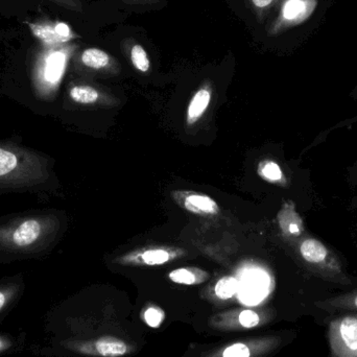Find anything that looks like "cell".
<instances>
[{"label": "cell", "mask_w": 357, "mask_h": 357, "mask_svg": "<svg viewBox=\"0 0 357 357\" xmlns=\"http://www.w3.org/2000/svg\"><path fill=\"white\" fill-rule=\"evenodd\" d=\"M66 337L59 342L65 354L77 357H132L148 344L146 325L129 303L105 300L70 317Z\"/></svg>", "instance_id": "6da1fadb"}, {"label": "cell", "mask_w": 357, "mask_h": 357, "mask_svg": "<svg viewBox=\"0 0 357 357\" xmlns=\"http://www.w3.org/2000/svg\"><path fill=\"white\" fill-rule=\"evenodd\" d=\"M45 156L23 146L0 142V190H31L45 184Z\"/></svg>", "instance_id": "7a4b0ae2"}, {"label": "cell", "mask_w": 357, "mask_h": 357, "mask_svg": "<svg viewBox=\"0 0 357 357\" xmlns=\"http://www.w3.org/2000/svg\"><path fill=\"white\" fill-rule=\"evenodd\" d=\"M293 337V331H280L220 343H190L182 357H272L291 343Z\"/></svg>", "instance_id": "3957f363"}, {"label": "cell", "mask_w": 357, "mask_h": 357, "mask_svg": "<svg viewBox=\"0 0 357 357\" xmlns=\"http://www.w3.org/2000/svg\"><path fill=\"white\" fill-rule=\"evenodd\" d=\"M56 230V218L47 214L16 218L0 226V250L17 254L41 251Z\"/></svg>", "instance_id": "277c9868"}, {"label": "cell", "mask_w": 357, "mask_h": 357, "mask_svg": "<svg viewBox=\"0 0 357 357\" xmlns=\"http://www.w3.org/2000/svg\"><path fill=\"white\" fill-rule=\"evenodd\" d=\"M294 243L300 261L314 277L342 287L354 284L341 258L326 243L307 233Z\"/></svg>", "instance_id": "5b68a950"}, {"label": "cell", "mask_w": 357, "mask_h": 357, "mask_svg": "<svg viewBox=\"0 0 357 357\" xmlns=\"http://www.w3.org/2000/svg\"><path fill=\"white\" fill-rule=\"evenodd\" d=\"M276 318L268 307H241L215 312L208 319V328L216 333H243L266 326Z\"/></svg>", "instance_id": "8992f818"}, {"label": "cell", "mask_w": 357, "mask_h": 357, "mask_svg": "<svg viewBox=\"0 0 357 357\" xmlns=\"http://www.w3.org/2000/svg\"><path fill=\"white\" fill-rule=\"evenodd\" d=\"M328 341L333 357H357V312L331 321Z\"/></svg>", "instance_id": "52a82bcc"}, {"label": "cell", "mask_w": 357, "mask_h": 357, "mask_svg": "<svg viewBox=\"0 0 357 357\" xmlns=\"http://www.w3.org/2000/svg\"><path fill=\"white\" fill-rule=\"evenodd\" d=\"M173 199L187 211L202 216H213L220 213L218 203L209 195L193 191H174Z\"/></svg>", "instance_id": "ba28073f"}, {"label": "cell", "mask_w": 357, "mask_h": 357, "mask_svg": "<svg viewBox=\"0 0 357 357\" xmlns=\"http://www.w3.org/2000/svg\"><path fill=\"white\" fill-rule=\"evenodd\" d=\"M277 222L283 237L296 243L306 234L303 218L296 209L294 202L287 201L277 214Z\"/></svg>", "instance_id": "9c48e42d"}, {"label": "cell", "mask_w": 357, "mask_h": 357, "mask_svg": "<svg viewBox=\"0 0 357 357\" xmlns=\"http://www.w3.org/2000/svg\"><path fill=\"white\" fill-rule=\"evenodd\" d=\"M178 256V252L176 250L155 248V249L144 250L136 255L130 256V258H126L125 262L149 266H163L176 259Z\"/></svg>", "instance_id": "30bf717a"}, {"label": "cell", "mask_w": 357, "mask_h": 357, "mask_svg": "<svg viewBox=\"0 0 357 357\" xmlns=\"http://www.w3.org/2000/svg\"><path fill=\"white\" fill-rule=\"evenodd\" d=\"M31 29L36 37L50 44L64 43L73 37L71 29L65 23L31 24Z\"/></svg>", "instance_id": "8fae6325"}, {"label": "cell", "mask_w": 357, "mask_h": 357, "mask_svg": "<svg viewBox=\"0 0 357 357\" xmlns=\"http://www.w3.org/2000/svg\"><path fill=\"white\" fill-rule=\"evenodd\" d=\"M65 54L61 50H50L40 61L39 75L46 81L56 82L62 73Z\"/></svg>", "instance_id": "7c38bea8"}, {"label": "cell", "mask_w": 357, "mask_h": 357, "mask_svg": "<svg viewBox=\"0 0 357 357\" xmlns=\"http://www.w3.org/2000/svg\"><path fill=\"white\" fill-rule=\"evenodd\" d=\"M316 306L326 312H357V289L316 302Z\"/></svg>", "instance_id": "4fadbf2b"}, {"label": "cell", "mask_w": 357, "mask_h": 357, "mask_svg": "<svg viewBox=\"0 0 357 357\" xmlns=\"http://www.w3.org/2000/svg\"><path fill=\"white\" fill-rule=\"evenodd\" d=\"M79 62L86 68L91 70L100 71L113 66V56L108 52L96 47L84 50L79 54Z\"/></svg>", "instance_id": "5bb4252c"}, {"label": "cell", "mask_w": 357, "mask_h": 357, "mask_svg": "<svg viewBox=\"0 0 357 357\" xmlns=\"http://www.w3.org/2000/svg\"><path fill=\"white\" fill-rule=\"evenodd\" d=\"M209 278L210 275L206 271L192 266L176 268L169 274V280L180 285H199Z\"/></svg>", "instance_id": "9a60e30c"}, {"label": "cell", "mask_w": 357, "mask_h": 357, "mask_svg": "<svg viewBox=\"0 0 357 357\" xmlns=\"http://www.w3.org/2000/svg\"><path fill=\"white\" fill-rule=\"evenodd\" d=\"M211 100V91L208 87H202L195 92V96L189 102L188 111H187V123L193 125L197 123L202 115L207 110Z\"/></svg>", "instance_id": "2e32d148"}, {"label": "cell", "mask_w": 357, "mask_h": 357, "mask_svg": "<svg viewBox=\"0 0 357 357\" xmlns=\"http://www.w3.org/2000/svg\"><path fill=\"white\" fill-rule=\"evenodd\" d=\"M283 0H245L256 20L264 24L272 18Z\"/></svg>", "instance_id": "e0dca14e"}, {"label": "cell", "mask_w": 357, "mask_h": 357, "mask_svg": "<svg viewBox=\"0 0 357 357\" xmlns=\"http://www.w3.org/2000/svg\"><path fill=\"white\" fill-rule=\"evenodd\" d=\"M126 45H128V54L134 68L142 73H148L151 68V61L146 48L138 42H127Z\"/></svg>", "instance_id": "ac0fdd59"}, {"label": "cell", "mask_w": 357, "mask_h": 357, "mask_svg": "<svg viewBox=\"0 0 357 357\" xmlns=\"http://www.w3.org/2000/svg\"><path fill=\"white\" fill-rule=\"evenodd\" d=\"M69 98L75 104L92 105L98 102L100 92L89 85H73L69 89Z\"/></svg>", "instance_id": "d6986e66"}, {"label": "cell", "mask_w": 357, "mask_h": 357, "mask_svg": "<svg viewBox=\"0 0 357 357\" xmlns=\"http://www.w3.org/2000/svg\"><path fill=\"white\" fill-rule=\"evenodd\" d=\"M238 287V280L235 277H222L214 285V296L218 301H229L236 295Z\"/></svg>", "instance_id": "ffe728a7"}, {"label": "cell", "mask_w": 357, "mask_h": 357, "mask_svg": "<svg viewBox=\"0 0 357 357\" xmlns=\"http://www.w3.org/2000/svg\"><path fill=\"white\" fill-rule=\"evenodd\" d=\"M257 172L260 178L268 181V182L279 185H284L285 182H287L284 174H283L280 165L275 162V161H262V162H260L259 165H258Z\"/></svg>", "instance_id": "44dd1931"}, {"label": "cell", "mask_w": 357, "mask_h": 357, "mask_svg": "<svg viewBox=\"0 0 357 357\" xmlns=\"http://www.w3.org/2000/svg\"><path fill=\"white\" fill-rule=\"evenodd\" d=\"M142 320L146 326L158 328L165 321V312L157 306H150L142 312Z\"/></svg>", "instance_id": "7402d4cb"}, {"label": "cell", "mask_w": 357, "mask_h": 357, "mask_svg": "<svg viewBox=\"0 0 357 357\" xmlns=\"http://www.w3.org/2000/svg\"><path fill=\"white\" fill-rule=\"evenodd\" d=\"M50 1L73 12L82 13L84 10L81 0H50Z\"/></svg>", "instance_id": "603a6c76"}, {"label": "cell", "mask_w": 357, "mask_h": 357, "mask_svg": "<svg viewBox=\"0 0 357 357\" xmlns=\"http://www.w3.org/2000/svg\"><path fill=\"white\" fill-rule=\"evenodd\" d=\"M15 294L13 287H0V312L6 307Z\"/></svg>", "instance_id": "cb8c5ba5"}, {"label": "cell", "mask_w": 357, "mask_h": 357, "mask_svg": "<svg viewBox=\"0 0 357 357\" xmlns=\"http://www.w3.org/2000/svg\"><path fill=\"white\" fill-rule=\"evenodd\" d=\"M121 1L126 2L128 4H132V6H150L158 3L161 0H121Z\"/></svg>", "instance_id": "d4e9b609"}, {"label": "cell", "mask_w": 357, "mask_h": 357, "mask_svg": "<svg viewBox=\"0 0 357 357\" xmlns=\"http://www.w3.org/2000/svg\"><path fill=\"white\" fill-rule=\"evenodd\" d=\"M6 348H8V343L0 337V352L3 351Z\"/></svg>", "instance_id": "484cf974"}, {"label": "cell", "mask_w": 357, "mask_h": 357, "mask_svg": "<svg viewBox=\"0 0 357 357\" xmlns=\"http://www.w3.org/2000/svg\"><path fill=\"white\" fill-rule=\"evenodd\" d=\"M349 96L352 100H357V85L354 88V90L350 92Z\"/></svg>", "instance_id": "4316f807"}]
</instances>
